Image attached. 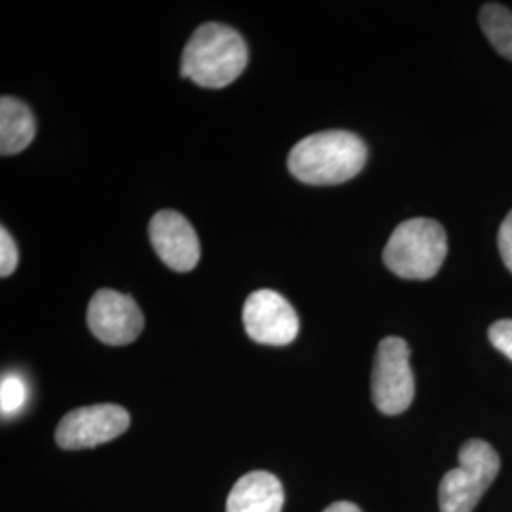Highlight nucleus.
<instances>
[{
	"label": "nucleus",
	"mask_w": 512,
	"mask_h": 512,
	"mask_svg": "<svg viewBox=\"0 0 512 512\" xmlns=\"http://www.w3.org/2000/svg\"><path fill=\"white\" fill-rule=\"evenodd\" d=\"M243 325L249 338L264 346H289L300 332L291 302L270 289L256 291L245 300Z\"/></svg>",
	"instance_id": "0eeeda50"
},
{
	"label": "nucleus",
	"mask_w": 512,
	"mask_h": 512,
	"mask_svg": "<svg viewBox=\"0 0 512 512\" xmlns=\"http://www.w3.org/2000/svg\"><path fill=\"white\" fill-rule=\"evenodd\" d=\"M131 425L126 408L118 404H92L65 414L55 440L63 450H88L118 439Z\"/></svg>",
	"instance_id": "423d86ee"
},
{
	"label": "nucleus",
	"mask_w": 512,
	"mask_h": 512,
	"mask_svg": "<svg viewBox=\"0 0 512 512\" xmlns=\"http://www.w3.org/2000/svg\"><path fill=\"white\" fill-rule=\"evenodd\" d=\"M499 456L484 440H467L459 450V467L440 480V512H473L499 475Z\"/></svg>",
	"instance_id": "20e7f679"
},
{
	"label": "nucleus",
	"mask_w": 512,
	"mask_h": 512,
	"mask_svg": "<svg viewBox=\"0 0 512 512\" xmlns=\"http://www.w3.org/2000/svg\"><path fill=\"white\" fill-rule=\"evenodd\" d=\"M19 251L16 241L8 234L6 228L0 230V275L8 277L14 274L18 266Z\"/></svg>",
	"instance_id": "4468645a"
},
{
	"label": "nucleus",
	"mask_w": 512,
	"mask_h": 512,
	"mask_svg": "<svg viewBox=\"0 0 512 512\" xmlns=\"http://www.w3.org/2000/svg\"><path fill=\"white\" fill-rule=\"evenodd\" d=\"M480 27L490 44L512 61V12L503 4L488 2L480 10Z\"/></svg>",
	"instance_id": "f8f14e48"
},
{
	"label": "nucleus",
	"mask_w": 512,
	"mask_h": 512,
	"mask_svg": "<svg viewBox=\"0 0 512 512\" xmlns=\"http://www.w3.org/2000/svg\"><path fill=\"white\" fill-rule=\"evenodd\" d=\"M285 492L281 480L268 471L241 476L226 499V512H281Z\"/></svg>",
	"instance_id": "9d476101"
},
{
	"label": "nucleus",
	"mask_w": 512,
	"mask_h": 512,
	"mask_svg": "<svg viewBox=\"0 0 512 512\" xmlns=\"http://www.w3.org/2000/svg\"><path fill=\"white\" fill-rule=\"evenodd\" d=\"M366 158V145L355 133L330 129L296 143L287 165L300 183L330 186L357 177L365 167Z\"/></svg>",
	"instance_id": "f257e3e1"
},
{
	"label": "nucleus",
	"mask_w": 512,
	"mask_h": 512,
	"mask_svg": "<svg viewBox=\"0 0 512 512\" xmlns=\"http://www.w3.org/2000/svg\"><path fill=\"white\" fill-rule=\"evenodd\" d=\"M150 243L156 255L175 272H190L202 255L200 239L194 226L177 211H160L148 224Z\"/></svg>",
	"instance_id": "1a4fd4ad"
},
{
	"label": "nucleus",
	"mask_w": 512,
	"mask_h": 512,
	"mask_svg": "<svg viewBox=\"0 0 512 512\" xmlns=\"http://www.w3.org/2000/svg\"><path fill=\"white\" fill-rule=\"evenodd\" d=\"M37 135L31 109L16 97L0 99V154L12 156L29 147Z\"/></svg>",
	"instance_id": "9b49d317"
},
{
	"label": "nucleus",
	"mask_w": 512,
	"mask_h": 512,
	"mask_svg": "<svg viewBox=\"0 0 512 512\" xmlns=\"http://www.w3.org/2000/svg\"><path fill=\"white\" fill-rule=\"evenodd\" d=\"M497 245H499V253H501V258H503L507 270L512 274V211L501 222Z\"/></svg>",
	"instance_id": "dca6fc26"
},
{
	"label": "nucleus",
	"mask_w": 512,
	"mask_h": 512,
	"mask_svg": "<svg viewBox=\"0 0 512 512\" xmlns=\"http://www.w3.org/2000/svg\"><path fill=\"white\" fill-rule=\"evenodd\" d=\"M88 327L107 346H128L145 329V317L128 294L101 289L90 300Z\"/></svg>",
	"instance_id": "6e6552de"
},
{
	"label": "nucleus",
	"mask_w": 512,
	"mask_h": 512,
	"mask_svg": "<svg viewBox=\"0 0 512 512\" xmlns=\"http://www.w3.org/2000/svg\"><path fill=\"white\" fill-rule=\"evenodd\" d=\"M323 512H361V509L349 501H338V503H332Z\"/></svg>",
	"instance_id": "f3484780"
},
{
	"label": "nucleus",
	"mask_w": 512,
	"mask_h": 512,
	"mask_svg": "<svg viewBox=\"0 0 512 512\" xmlns=\"http://www.w3.org/2000/svg\"><path fill=\"white\" fill-rule=\"evenodd\" d=\"M249 63V50L236 29L222 23H203L184 46L181 76L202 88H226Z\"/></svg>",
	"instance_id": "f03ea898"
},
{
	"label": "nucleus",
	"mask_w": 512,
	"mask_h": 512,
	"mask_svg": "<svg viewBox=\"0 0 512 512\" xmlns=\"http://www.w3.org/2000/svg\"><path fill=\"white\" fill-rule=\"evenodd\" d=\"M416 393L410 368V348L403 338L387 336L376 349L372 368V401L385 416H397L410 408Z\"/></svg>",
	"instance_id": "39448f33"
},
{
	"label": "nucleus",
	"mask_w": 512,
	"mask_h": 512,
	"mask_svg": "<svg viewBox=\"0 0 512 512\" xmlns=\"http://www.w3.org/2000/svg\"><path fill=\"white\" fill-rule=\"evenodd\" d=\"M27 401V385L16 376V374H8L2 378L0 382V410L2 416H12L18 410L23 408V404Z\"/></svg>",
	"instance_id": "ddd939ff"
},
{
	"label": "nucleus",
	"mask_w": 512,
	"mask_h": 512,
	"mask_svg": "<svg viewBox=\"0 0 512 512\" xmlns=\"http://www.w3.org/2000/svg\"><path fill=\"white\" fill-rule=\"evenodd\" d=\"M448 253L446 232L437 220H404L395 228L384 249L389 272L403 279L425 281L439 274Z\"/></svg>",
	"instance_id": "7ed1b4c3"
},
{
	"label": "nucleus",
	"mask_w": 512,
	"mask_h": 512,
	"mask_svg": "<svg viewBox=\"0 0 512 512\" xmlns=\"http://www.w3.org/2000/svg\"><path fill=\"white\" fill-rule=\"evenodd\" d=\"M488 336L492 346L512 361V319H503L494 323L490 327Z\"/></svg>",
	"instance_id": "2eb2a0df"
}]
</instances>
